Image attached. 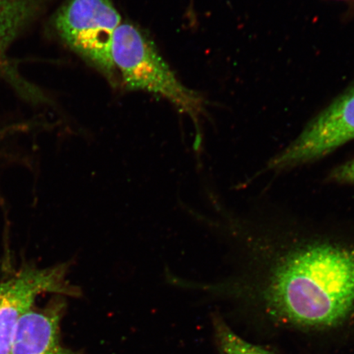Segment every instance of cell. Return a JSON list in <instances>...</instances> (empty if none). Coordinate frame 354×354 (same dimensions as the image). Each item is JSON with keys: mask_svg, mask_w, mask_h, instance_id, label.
<instances>
[{"mask_svg": "<svg viewBox=\"0 0 354 354\" xmlns=\"http://www.w3.org/2000/svg\"><path fill=\"white\" fill-rule=\"evenodd\" d=\"M248 297L270 322L306 332H330L354 316V245L300 243L278 255Z\"/></svg>", "mask_w": 354, "mask_h": 354, "instance_id": "1", "label": "cell"}, {"mask_svg": "<svg viewBox=\"0 0 354 354\" xmlns=\"http://www.w3.org/2000/svg\"><path fill=\"white\" fill-rule=\"evenodd\" d=\"M115 68L129 90L150 93L165 99L193 119L203 112V101L181 83L142 30L121 24L113 35Z\"/></svg>", "mask_w": 354, "mask_h": 354, "instance_id": "2", "label": "cell"}, {"mask_svg": "<svg viewBox=\"0 0 354 354\" xmlns=\"http://www.w3.org/2000/svg\"><path fill=\"white\" fill-rule=\"evenodd\" d=\"M121 21L111 0H66L53 15L50 28L66 47L114 82L113 41Z\"/></svg>", "mask_w": 354, "mask_h": 354, "instance_id": "3", "label": "cell"}, {"mask_svg": "<svg viewBox=\"0 0 354 354\" xmlns=\"http://www.w3.org/2000/svg\"><path fill=\"white\" fill-rule=\"evenodd\" d=\"M72 262L39 268L33 263L19 267L0 263V354H8L19 322L44 295L80 297L82 291L66 280Z\"/></svg>", "mask_w": 354, "mask_h": 354, "instance_id": "4", "label": "cell"}, {"mask_svg": "<svg viewBox=\"0 0 354 354\" xmlns=\"http://www.w3.org/2000/svg\"><path fill=\"white\" fill-rule=\"evenodd\" d=\"M354 140V86L310 122L300 135L269 162L285 171L312 162Z\"/></svg>", "mask_w": 354, "mask_h": 354, "instance_id": "5", "label": "cell"}, {"mask_svg": "<svg viewBox=\"0 0 354 354\" xmlns=\"http://www.w3.org/2000/svg\"><path fill=\"white\" fill-rule=\"evenodd\" d=\"M66 305L65 296L55 295L43 307L30 309L22 317L8 354H80L62 340Z\"/></svg>", "mask_w": 354, "mask_h": 354, "instance_id": "6", "label": "cell"}, {"mask_svg": "<svg viewBox=\"0 0 354 354\" xmlns=\"http://www.w3.org/2000/svg\"><path fill=\"white\" fill-rule=\"evenodd\" d=\"M52 0H0V70L13 42L41 17Z\"/></svg>", "mask_w": 354, "mask_h": 354, "instance_id": "7", "label": "cell"}, {"mask_svg": "<svg viewBox=\"0 0 354 354\" xmlns=\"http://www.w3.org/2000/svg\"><path fill=\"white\" fill-rule=\"evenodd\" d=\"M218 354H276L241 337L220 316L212 318Z\"/></svg>", "mask_w": 354, "mask_h": 354, "instance_id": "8", "label": "cell"}, {"mask_svg": "<svg viewBox=\"0 0 354 354\" xmlns=\"http://www.w3.org/2000/svg\"><path fill=\"white\" fill-rule=\"evenodd\" d=\"M329 180L337 184L354 185V158L330 172Z\"/></svg>", "mask_w": 354, "mask_h": 354, "instance_id": "9", "label": "cell"}]
</instances>
